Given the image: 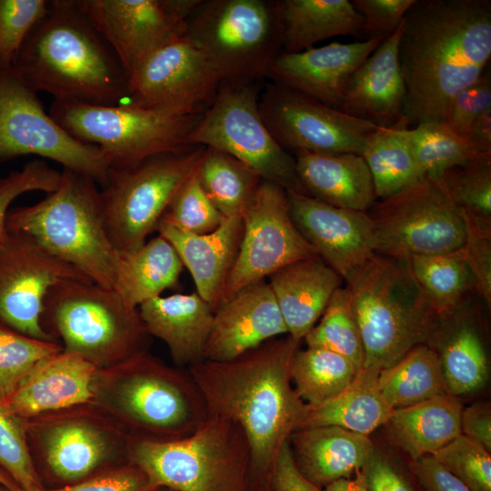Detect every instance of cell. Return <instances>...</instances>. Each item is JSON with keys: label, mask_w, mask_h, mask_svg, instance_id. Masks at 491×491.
I'll use <instances>...</instances> for the list:
<instances>
[{"label": "cell", "mask_w": 491, "mask_h": 491, "mask_svg": "<svg viewBox=\"0 0 491 491\" xmlns=\"http://www.w3.org/2000/svg\"><path fill=\"white\" fill-rule=\"evenodd\" d=\"M398 57L409 127L444 121L453 97L491 57L490 0H416L403 19Z\"/></svg>", "instance_id": "6da1fadb"}, {"label": "cell", "mask_w": 491, "mask_h": 491, "mask_svg": "<svg viewBox=\"0 0 491 491\" xmlns=\"http://www.w3.org/2000/svg\"><path fill=\"white\" fill-rule=\"evenodd\" d=\"M300 341L271 339L228 361L202 360L187 367L209 416L235 423L251 453V474L269 481L283 445L301 428L307 406L291 376Z\"/></svg>", "instance_id": "7a4b0ae2"}, {"label": "cell", "mask_w": 491, "mask_h": 491, "mask_svg": "<svg viewBox=\"0 0 491 491\" xmlns=\"http://www.w3.org/2000/svg\"><path fill=\"white\" fill-rule=\"evenodd\" d=\"M12 68L36 92L55 100L115 105L128 98L127 76L78 1H49Z\"/></svg>", "instance_id": "3957f363"}, {"label": "cell", "mask_w": 491, "mask_h": 491, "mask_svg": "<svg viewBox=\"0 0 491 491\" xmlns=\"http://www.w3.org/2000/svg\"><path fill=\"white\" fill-rule=\"evenodd\" d=\"M93 404L131 438L167 442L192 435L209 416L188 370L141 352L115 366L97 368Z\"/></svg>", "instance_id": "277c9868"}, {"label": "cell", "mask_w": 491, "mask_h": 491, "mask_svg": "<svg viewBox=\"0 0 491 491\" xmlns=\"http://www.w3.org/2000/svg\"><path fill=\"white\" fill-rule=\"evenodd\" d=\"M97 185L85 175L64 168L55 191L36 204L9 209L6 228L91 282L113 289L119 252L105 228Z\"/></svg>", "instance_id": "5b68a950"}, {"label": "cell", "mask_w": 491, "mask_h": 491, "mask_svg": "<svg viewBox=\"0 0 491 491\" xmlns=\"http://www.w3.org/2000/svg\"><path fill=\"white\" fill-rule=\"evenodd\" d=\"M344 282L362 339L363 369L379 373L428 341L438 316L406 259L375 254Z\"/></svg>", "instance_id": "8992f818"}, {"label": "cell", "mask_w": 491, "mask_h": 491, "mask_svg": "<svg viewBox=\"0 0 491 491\" xmlns=\"http://www.w3.org/2000/svg\"><path fill=\"white\" fill-rule=\"evenodd\" d=\"M41 323L64 351L97 368L147 351L151 336L138 307L114 289L90 281L69 279L53 286L45 298Z\"/></svg>", "instance_id": "52a82bcc"}, {"label": "cell", "mask_w": 491, "mask_h": 491, "mask_svg": "<svg viewBox=\"0 0 491 491\" xmlns=\"http://www.w3.org/2000/svg\"><path fill=\"white\" fill-rule=\"evenodd\" d=\"M25 434L35 471L53 489L131 463V437L93 403L26 419Z\"/></svg>", "instance_id": "ba28073f"}, {"label": "cell", "mask_w": 491, "mask_h": 491, "mask_svg": "<svg viewBox=\"0 0 491 491\" xmlns=\"http://www.w3.org/2000/svg\"><path fill=\"white\" fill-rule=\"evenodd\" d=\"M130 462L156 488L246 491L251 473L248 440L239 426L216 416L190 436L167 442L131 438Z\"/></svg>", "instance_id": "9c48e42d"}, {"label": "cell", "mask_w": 491, "mask_h": 491, "mask_svg": "<svg viewBox=\"0 0 491 491\" xmlns=\"http://www.w3.org/2000/svg\"><path fill=\"white\" fill-rule=\"evenodd\" d=\"M185 37L208 58L222 82H261L283 52L282 1H204Z\"/></svg>", "instance_id": "30bf717a"}, {"label": "cell", "mask_w": 491, "mask_h": 491, "mask_svg": "<svg viewBox=\"0 0 491 491\" xmlns=\"http://www.w3.org/2000/svg\"><path fill=\"white\" fill-rule=\"evenodd\" d=\"M202 114L152 110L130 103L94 105L65 100H54L49 110L69 135L97 146L111 170L195 147L188 137Z\"/></svg>", "instance_id": "8fae6325"}, {"label": "cell", "mask_w": 491, "mask_h": 491, "mask_svg": "<svg viewBox=\"0 0 491 491\" xmlns=\"http://www.w3.org/2000/svg\"><path fill=\"white\" fill-rule=\"evenodd\" d=\"M260 82H222L188 137L191 146L230 155L286 192L306 194L296 159L273 137L259 111Z\"/></svg>", "instance_id": "7c38bea8"}, {"label": "cell", "mask_w": 491, "mask_h": 491, "mask_svg": "<svg viewBox=\"0 0 491 491\" xmlns=\"http://www.w3.org/2000/svg\"><path fill=\"white\" fill-rule=\"evenodd\" d=\"M204 150L195 146L111 170L101 197L105 228L118 252L139 248L156 230L175 195L198 167Z\"/></svg>", "instance_id": "4fadbf2b"}, {"label": "cell", "mask_w": 491, "mask_h": 491, "mask_svg": "<svg viewBox=\"0 0 491 491\" xmlns=\"http://www.w3.org/2000/svg\"><path fill=\"white\" fill-rule=\"evenodd\" d=\"M366 213L374 228L376 254L407 259L451 253L464 244L460 210L438 182L426 175L376 200Z\"/></svg>", "instance_id": "5bb4252c"}, {"label": "cell", "mask_w": 491, "mask_h": 491, "mask_svg": "<svg viewBox=\"0 0 491 491\" xmlns=\"http://www.w3.org/2000/svg\"><path fill=\"white\" fill-rule=\"evenodd\" d=\"M28 155L57 162L101 187L111 173L97 146L75 139L59 125L45 111L37 92L12 67L0 70V161Z\"/></svg>", "instance_id": "9a60e30c"}, {"label": "cell", "mask_w": 491, "mask_h": 491, "mask_svg": "<svg viewBox=\"0 0 491 491\" xmlns=\"http://www.w3.org/2000/svg\"><path fill=\"white\" fill-rule=\"evenodd\" d=\"M243 235L224 290V301L294 262L318 256L290 215L286 192L263 180L242 216Z\"/></svg>", "instance_id": "2e32d148"}, {"label": "cell", "mask_w": 491, "mask_h": 491, "mask_svg": "<svg viewBox=\"0 0 491 491\" xmlns=\"http://www.w3.org/2000/svg\"><path fill=\"white\" fill-rule=\"evenodd\" d=\"M259 111L276 141L296 154L362 155L377 127L273 83L259 96Z\"/></svg>", "instance_id": "e0dca14e"}, {"label": "cell", "mask_w": 491, "mask_h": 491, "mask_svg": "<svg viewBox=\"0 0 491 491\" xmlns=\"http://www.w3.org/2000/svg\"><path fill=\"white\" fill-rule=\"evenodd\" d=\"M126 76L152 53L185 35L201 0H77Z\"/></svg>", "instance_id": "ac0fdd59"}, {"label": "cell", "mask_w": 491, "mask_h": 491, "mask_svg": "<svg viewBox=\"0 0 491 491\" xmlns=\"http://www.w3.org/2000/svg\"><path fill=\"white\" fill-rule=\"evenodd\" d=\"M127 80L130 104L186 114L204 112L222 83L208 58L185 35L152 53Z\"/></svg>", "instance_id": "d6986e66"}, {"label": "cell", "mask_w": 491, "mask_h": 491, "mask_svg": "<svg viewBox=\"0 0 491 491\" xmlns=\"http://www.w3.org/2000/svg\"><path fill=\"white\" fill-rule=\"evenodd\" d=\"M69 279L90 281L27 238L7 231L0 244V326L38 340L57 342L42 326L44 302L53 286Z\"/></svg>", "instance_id": "ffe728a7"}, {"label": "cell", "mask_w": 491, "mask_h": 491, "mask_svg": "<svg viewBox=\"0 0 491 491\" xmlns=\"http://www.w3.org/2000/svg\"><path fill=\"white\" fill-rule=\"evenodd\" d=\"M291 217L317 256L345 281L376 254L366 212L331 205L306 194L286 192Z\"/></svg>", "instance_id": "44dd1931"}, {"label": "cell", "mask_w": 491, "mask_h": 491, "mask_svg": "<svg viewBox=\"0 0 491 491\" xmlns=\"http://www.w3.org/2000/svg\"><path fill=\"white\" fill-rule=\"evenodd\" d=\"M386 37L348 44L332 42L297 53L282 52L270 65L266 77L273 84L338 110L350 76Z\"/></svg>", "instance_id": "7402d4cb"}, {"label": "cell", "mask_w": 491, "mask_h": 491, "mask_svg": "<svg viewBox=\"0 0 491 491\" xmlns=\"http://www.w3.org/2000/svg\"><path fill=\"white\" fill-rule=\"evenodd\" d=\"M286 334L273 291L262 280L244 287L215 311L204 360H232Z\"/></svg>", "instance_id": "603a6c76"}, {"label": "cell", "mask_w": 491, "mask_h": 491, "mask_svg": "<svg viewBox=\"0 0 491 491\" xmlns=\"http://www.w3.org/2000/svg\"><path fill=\"white\" fill-rule=\"evenodd\" d=\"M402 29L403 21L353 73L339 111L377 127H393L406 121V88L398 57Z\"/></svg>", "instance_id": "cb8c5ba5"}, {"label": "cell", "mask_w": 491, "mask_h": 491, "mask_svg": "<svg viewBox=\"0 0 491 491\" xmlns=\"http://www.w3.org/2000/svg\"><path fill=\"white\" fill-rule=\"evenodd\" d=\"M93 364L62 350L37 362L5 402L17 416L29 419L45 413L93 403Z\"/></svg>", "instance_id": "d4e9b609"}, {"label": "cell", "mask_w": 491, "mask_h": 491, "mask_svg": "<svg viewBox=\"0 0 491 491\" xmlns=\"http://www.w3.org/2000/svg\"><path fill=\"white\" fill-rule=\"evenodd\" d=\"M242 216L224 217L213 232H184L160 220L156 231L175 248L190 272L196 293L215 311L224 301V290L237 256L243 235Z\"/></svg>", "instance_id": "484cf974"}, {"label": "cell", "mask_w": 491, "mask_h": 491, "mask_svg": "<svg viewBox=\"0 0 491 491\" xmlns=\"http://www.w3.org/2000/svg\"><path fill=\"white\" fill-rule=\"evenodd\" d=\"M138 309L148 334L167 346L177 366L204 360L215 311L196 292L159 296Z\"/></svg>", "instance_id": "4316f807"}, {"label": "cell", "mask_w": 491, "mask_h": 491, "mask_svg": "<svg viewBox=\"0 0 491 491\" xmlns=\"http://www.w3.org/2000/svg\"><path fill=\"white\" fill-rule=\"evenodd\" d=\"M288 441L298 470L317 486L351 477L375 451L368 436L336 426L299 428Z\"/></svg>", "instance_id": "83f0119b"}, {"label": "cell", "mask_w": 491, "mask_h": 491, "mask_svg": "<svg viewBox=\"0 0 491 491\" xmlns=\"http://www.w3.org/2000/svg\"><path fill=\"white\" fill-rule=\"evenodd\" d=\"M268 277L287 335L297 341L316 326L334 293L344 283L319 256L289 264Z\"/></svg>", "instance_id": "f1b7e54d"}, {"label": "cell", "mask_w": 491, "mask_h": 491, "mask_svg": "<svg viewBox=\"0 0 491 491\" xmlns=\"http://www.w3.org/2000/svg\"><path fill=\"white\" fill-rule=\"evenodd\" d=\"M476 296L439 316L427 341L428 346L438 349L435 350L440 358L446 391L455 396L478 390L488 376L486 349L470 311Z\"/></svg>", "instance_id": "f546056e"}, {"label": "cell", "mask_w": 491, "mask_h": 491, "mask_svg": "<svg viewBox=\"0 0 491 491\" xmlns=\"http://www.w3.org/2000/svg\"><path fill=\"white\" fill-rule=\"evenodd\" d=\"M295 159L297 176L308 195L361 212L376 202L373 177L362 155L301 152Z\"/></svg>", "instance_id": "4dcf8cb0"}, {"label": "cell", "mask_w": 491, "mask_h": 491, "mask_svg": "<svg viewBox=\"0 0 491 491\" xmlns=\"http://www.w3.org/2000/svg\"><path fill=\"white\" fill-rule=\"evenodd\" d=\"M462 410L457 396L444 394L394 409L384 426L391 441L416 460L433 455L462 434Z\"/></svg>", "instance_id": "1f68e13d"}, {"label": "cell", "mask_w": 491, "mask_h": 491, "mask_svg": "<svg viewBox=\"0 0 491 491\" xmlns=\"http://www.w3.org/2000/svg\"><path fill=\"white\" fill-rule=\"evenodd\" d=\"M284 53H297L317 42L350 35L366 40L365 22L349 0H284Z\"/></svg>", "instance_id": "d6a6232c"}, {"label": "cell", "mask_w": 491, "mask_h": 491, "mask_svg": "<svg viewBox=\"0 0 491 491\" xmlns=\"http://www.w3.org/2000/svg\"><path fill=\"white\" fill-rule=\"evenodd\" d=\"M183 268L173 246L158 235L135 250L119 252L113 289L128 305L138 307L176 287Z\"/></svg>", "instance_id": "836d02e7"}, {"label": "cell", "mask_w": 491, "mask_h": 491, "mask_svg": "<svg viewBox=\"0 0 491 491\" xmlns=\"http://www.w3.org/2000/svg\"><path fill=\"white\" fill-rule=\"evenodd\" d=\"M378 374L361 368L351 384L334 399L316 408L307 407L301 428L336 426L368 436L384 426L393 409L379 391Z\"/></svg>", "instance_id": "e575fe53"}, {"label": "cell", "mask_w": 491, "mask_h": 491, "mask_svg": "<svg viewBox=\"0 0 491 491\" xmlns=\"http://www.w3.org/2000/svg\"><path fill=\"white\" fill-rule=\"evenodd\" d=\"M379 391L394 410L448 394L437 352L427 344L410 349L377 376Z\"/></svg>", "instance_id": "d590c367"}, {"label": "cell", "mask_w": 491, "mask_h": 491, "mask_svg": "<svg viewBox=\"0 0 491 491\" xmlns=\"http://www.w3.org/2000/svg\"><path fill=\"white\" fill-rule=\"evenodd\" d=\"M203 190L224 217L243 216L263 178L224 152L205 147L197 169Z\"/></svg>", "instance_id": "8d00e7d4"}, {"label": "cell", "mask_w": 491, "mask_h": 491, "mask_svg": "<svg viewBox=\"0 0 491 491\" xmlns=\"http://www.w3.org/2000/svg\"><path fill=\"white\" fill-rule=\"evenodd\" d=\"M409 127L403 121L393 127H376L362 153L372 175L377 199L390 196L422 178L405 135Z\"/></svg>", "instance_id": "74e56055"}, {"label": "cell", "mask_w": 491, "mask_h": 491, "mask_svg": "<svg viewBox=\"0 0 491 491\" xmlns=\"http://www.w3.org/2000/svg\"><path fill=\"white\" fill-rule=\"evenodd\" d=\"M406 260L438 316L455 310L476 295L475 281L461 248L447 254L415 256Z\"/></svg>", "instance_id": "f35d334b"}, {"label": "cell", "mask_w": 491, "mask_h": 491, "mask_svg": "<svg viewBox=\"0 0 491 491\" xmlns=\"http://www.w3.org/2000/svg\"><path fill=\"white\" fill-rule=\"evenodd\" d=\"M359 369L348 358L336 352L307 346L293 358L291 376L294 387L309 408L321 406L342 393Z\"/></svg>", "instance_id": "ab89813d"}, {"label": "cell", "mask_w": 491, "mask_h": 491, "mask_svg": "<svg viewBox=\"0 0 491 491\" xmlns=\"http://www.w3.org/2000/svg\"><path fill=\"white\" fill-rule=\"evenodd\" d=\"M405 135L422 173L432 178L486 156L478 155L465 137L444 121L419 123L406 128Z\"/></svg>", "instance_id": "60d3db41"}, {"label": "cell", "mask_w": 491, "mask_h": 491, "mask_svg": "<svg viewBox=\"0 0 491 491\" xmlns=\"http://www.w3.org/2000/svg\"><path fill=\"white\" fill-rule=\"evenodd\" d=\"M307 346L325 348L351 360L360 370L364 348L359 328L345 286L331 297L320 321L305 336Z\"/></svg>", "instance_id": "b9f144b4"}, {"label": "cell", "mask_w": 491, "mask_h": 491, "mask_svg": "<svg viewBox=\"0 0 491 491\" xmlns=\"http://www.w3.org/2000/svg\"><path fill=\"white\" fill-rule=\"evenodd\" d=\"M435 179L461 212L491 223V156L449 169Z\"/></svg>", "instance_id": "7bdbcfd3"}, {"label": "cell", "mask_w": 491, "mask_h": 491, "mask_svg": "<svg viewBox=\"0 0 491 491\" xmlns=\"http://www.w3.org/2000/svg\"><path fill=\"white\" fill-rule=\"evenodd\" d=\"M58 342L32 338L0 326V400L6 402L40 360L59 353Z\"/></svg>", "instance_id": "ee69618b"}, {"label": "cell", "mask_w": 491, "mask_h": 491, "mask_svg": "<svg viewBox=\"0 0 491 491\" xmlns=\"http://www.w3.org/2000/svg\"><path fill=\"white\" fill-rule=\"evenodd\" d=\"M25 421L0 400V467L24 491H46L31 459Z\"/></svg>", "instance_id": "f6af8a7d"}, {"label": "cell", "mask_w": 491, "mask_h": 491, "mask_svg": "<svg viewBox=\"0 0 491 491\" xmlns=\"http://www.w3.org/2000/svg\"><path fill=\"white\" fill-rule=\"evenodd\" d=\"M197 169L178 190L161 220L184 232L203 235L215 231L224 216L203 190Z\"/></svg>", "instance_id": "bcb514c9"}, {"label": "cell", "mask_w": 491, "mask_h": 491, "mask_svg": "<svg viewBox=\"0 0 491 491\" xmlns=\"http://www.w3.org/2000/svg\"><path fill=\"white\" fill-rule=\"evenodd\" d=\"M472 491H491V456L483 446L461 434L431 455Z\"/></svg>", "instance_id": "7dc6e473"}, {"label": "cell", "mask_w": 491, "mask_h": 491, "mask_svg": "<svg viewBox=\"0 0 491 491\" xmlns=\"http://www.w3.org/2000/svg\"><path fill=\"white\" fill-rule=\"evenodd\" d=\"M45 0H0V70L11 68L33 27L48 9Z\"/></svg>", "instance_id": "c3c4849f"}, {"label": "cell", "mask_w": 491, "mask_h": 491, "mask_svg": "<svg viewBox=\"0 0 491 491\" xmlns=\"http://www.w3.org/2000/svg\"><path fill=\"white\" fill-rule=\"evenodd\" d=\"M60 180L61 172L38 159L0 177V244L7 235L6 217L12 202L29 191L51 193L58 187Z\"/></svg>", "instance_id": "681fc988"}, {"label": "cell", "mask_w": 491, "mask_h": 491, "mask_svg": "<svg viewBox=\"0 0 491 491\" xmlns=\"http://www.w3.org/2000/svg\"><path fill=\"white\" fill-rule=\"evenodd\" d=\"M461 215L465 228V240L461 251L473 276L476 295L490 310L491 223L476 220L463 212Z\"/></svg>", "instance_id": "f907efd6"}, {"label": "cell", "mask_w": 491, "mask_h": 491, "mask_svg": "<svg viewBox=\"0 0 491 491\" xmlns=\"http://www.w3.org/2000/svg\"><path fill=\"white\" fill-rule=\"evenodd\" d=\"M491 108V77L486 70L471 85L458 92L451 100L444 122L466 138L474 121Z\"/></svg>", "instance_id": "816d5d0a"}, {"label": "cell", "mask_w": 491, "mask_h": 491, "mask_svg": "<svg viewBox=\"0 0 491 491\" xmlns=\"http://www.w3.org/2000/svg\"><path fill=\"white\" fill-rule=\"evenodd\" d=\"M416 0H351L365 22L366 38L388 36L401 24Z\"/></svg>", "instance_id": "f5cc1de1"}, {"label": "cell", "mask_w": 491, "mask_h": 491, "mask_svg": "<svg viewBox=\"0 0 491 491\" xmlns=\"http://www.w3.org/2000/svg\"><path fill=\"white\" fill-rule=\"evenodd\" d=\"M147 475L136 465H127L96 475L80 483L46 491H156Z\"/></svg>", "instance_id": "db71d44e"}, {"label": "cell", "mask_w": 491, "mask_h": 491, "mask_svg": "<svg viewBox=\"0 0 491 491\" xmlns=\"http://www.w3.org/2000/svg\"><path fill=\"white\" fill-rule=\"evenodd\" d=\"M273 491H322L306 479L294 461L289 441L281 447L269 476Z\"/></svg>", "instance_id": "11a10c76"}, {"label": "cell", "mask_w": 491, "mask_h": 491, "mask_svg": "<svg viewBox=\"0 0 491 491\" xmlns=\"http://www.w3.org/2000/svg\"><path fill=\"white\" fill-rule=\"evenodd\" d=\"M411 470L426 491H472L432 456L412 460Z\"/></svg>", "instance_id": "9f6ffc18"}, {"label": "cell", "mask_w": 491, "mask_h": 491, "mask_svg": "<svg viewBox=\"0 0 491 491\" xmlns=\"http://www.w3.org/2000/svg\"><path fill=\"white\" fill-rule=\"evenodd\" d=\"M362 471L369 491H414L402 474L376 451Z\"/></svg>", "instance_id": "6f0895ef"}, {"label": "cell", "mask_w": 491, "mask_h": 491, "mask_svg": "<svg viewBox=\"0 0 491 491\" xmlns=\"http://www.w3.org/2000/svg\"><path fill=\"white\" fill-rule=\"evenodd\" d=\"M461 432L463 435L491 451V407L481 403L463 408L461 413Z\"/></svg>", "instance_id": "680465c9"}, {"label": "cell", "mask_w": 491, "mask_h": 491, "mask_svg": "<svg viewBox=\"0 0 491 491\" xmlns=\"http://www.w3.org/2000/svg\"><path fill=\"white\" fill-rule=\"evenodd\" d=\"M466 139L478 155H491V108L474 121Z\"/></svg>", "instance_id": "91938a15"}, {"label": "cell", "mask_w": 491, "mask_h": 491, "mask_svg": "<svg viewBox=\"0 0 491 491\" xmlns=\"http://www.w3.org/2000/svg\"><path fill=\"white\" fill-rule=\"evenodd\" d=\"M324 491H369L362 470L355 477L341 478L326 486Z\"/></svg>", "instance_id": "94428289"}, {"label": "cell", "mask_w": 491, "mask_h": 491, "mask_svg": "<svg viewBox=\"0 0 491 491\" xmlns=\"http://www.w3.org/2000/svg\"><path fill=\"white\" fill-rule=\"evenodd\" d=\"M0 485L10 488V489H17L20 488L16 483L12 479V477L0 467Z\"/></svg>", "instance_id": "6125c7cd"}, {"label": "cell", "mask_w": 491, "mask_h": 491, "mask_svg": "<svg viewBox=\"0 0 491 491\" xmlns=\"http://www.w3.org/2000/svg\"><path fill=\"white\" fill-rule=\"evenodd\" d=\"M0 491H24L23 489L21 488H17V489H10V488H7L2 485H0Z\"/></svg>", "instance_id": "be15d7a7"}, {"label": "cell", "mask_w": 491, "mask_h": 491, "mask_svg": "<svg viewBox=\"0 0 491 491\" xmlns=\"http://www.w3.org/2000/svg\"><path fill=\"white\" fill-rule=\"evenodd\" d=\"M257 491H273L270 487V486H263V487L259 488Z\"/></svg>", "instance_id": "e7e4bbea"}, {"label": "cell", "mask_w": 491, "mask_h": 491, "mask_svg": "<svg viewBox=\"0 0 491 491\" xmlns=\"http://www.w3.org/2000/svg\"><path fill=\"white\" fill-rule=\"evenodd\" d=\"M157 490H158V489H157ZM157 490H156V491H157Z\"/></svg>", "instance_id": "03108f58"}]
</instances>
